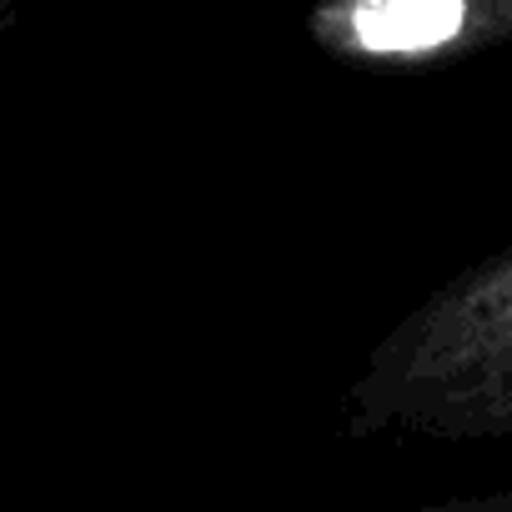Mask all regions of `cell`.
<instances>
[{
	"mask_svg": "<svg viewBox=\"0 0 512 512\" xmlns=\"http://www.w3.org/2000/svg\"><path fill=\"white\" fill-rule=\"evenodd\" d=\"M462 0H377V6H332L312 21L327 46L362 56H427L467 31Z\"/></svg>",
	"mask_w": 512,
	"mask_h": 512,
	"instance_id": "cell-1",
	"label": "cell"
},
{
	"mask_svg": "<svg viewBox=\"0 0 512 512\" xmlns=\"http://www.w3.org/2000/svg\"><path fill=\"white\" fill-rule=\"evenodd\" d=\"M11 26V11H0V31H6Z\"/></svg>",
	"mask_w": 512,
	"mask_h": 512,
	"instance_id": "cell-2",
	"label": "cell"
}]
</instances>
